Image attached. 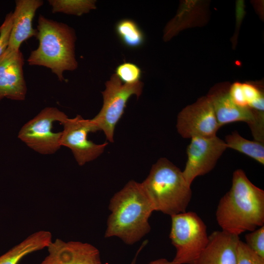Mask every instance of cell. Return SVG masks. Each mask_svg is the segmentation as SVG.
<instances>
[{
    "mask_svg": "<svg viewBox=\"0 0 264 264\" xmlns=\"http://www.w3.org/2000/svg\"><path fill=\"white\" fill-rule=\"evenodd\" d=\"M224 141L227 148L244 154L264 165V143L245 139L237 131L226 135Z\"/></svg>",
    "mask_w": 264,
    "mask_h": 264,
    "instance_id": "obj_17",
    "label": "cell"
},
{
    "mask_svg": "<svg viewBox=\"0 0 264 264\" xmlns=\"http://www.w3.org/2000/svg\"><path fill=\"white\" fill-rule=\"evenodd\" d=\"M67 118L56 108H45L22 127L18 138L41 154H54L61 147L62 132H54L53 125L56 122L62 125Z\"/></svg>",
    "mask_w": 264,
    "mask_h": 264,
    "instance_id": "obj_7",
    "label": "cell"
},
{
    "mask_svg": "<svg viewBox=\"0 0 264 264\" xmlns=\"http://www.w3.org/2000/svg\"><path fill=\"white\" fill-rule=\"evenodd\" d=\"M109 209L105 238L117 237L132 245L150 231L149 220L154 210L141 183L129 181L111 198Z\"/></svg>",
    "mask_w": 264,
    "mask_h": 264,
    "instance_id": "obj_2",
    "label": "cell"
},
{
    "mask_svg": "<svg viewBox=\"0 0 264 264\" xmlns=\"http://www.w3.org/2000/svg\"><path fill=\"white\" fill-rule=\"evenodd\" d=\"M62 125L61 146L71 150L80 166L97 158L108 144H97L88 139V133L98 131L92 119H85L77 115L73 118H67Z\"/></svg>",
    "mask_w": 264,
    "mask_h": 264,
    "instance_id": "obj_9",
    "label": "cell"
},
{
    "mask_svg": "<svg viewBox=\"0 0 264 264\" xmlns=\"http://www.w3.org/2000/svg\"><path fill=\"white\" fill-rule=\"evenodd\" d=\"M176 128L183 138H192L215 136L220 127L212 104L206 96L199 98L179 112Z\"/></svg>",
    "mask_w": 264,
    "mask_h": 264,
    "instance_id": "obj_10",
    "label": "cell"
},
{
    "mask_svg": "<svg viewBox=\"0 0 264 264\" xmlns=\"http://www.w3.org/2000/svg\"><path fill=\"white\" fill-rule=\"evenodd\" d=\"M13 13L7 14L4 21L0 26V57L5 51L8 44L13 23Z\"/></svg>",
    "mask_w": 264,
    "mask_h": 264,
    "instance_id": "obj_23",
    "label": "cell"
},
{
    "mask_svg": "<svg viewBox=\"0 0 264 264\" xmlns=\"http://www.w3.org/2000/svg\"><path fill=\"white\" fill-rule=\"evenodd\" d=\"M141 183L154 211L170 216L186 212L192 197L191 185L168 159L159 158Z\"/></svg>",
    "mask_w": 264,
    "mask_h": 264,
    "instance_id": "obj_4",
    "label": "cell"
},
{
    "mask_svg": "<svg viewBox=\"0 0 264 264\" xmlns=\"http://www.w3.org/2000/svg\"><path fill=\"white\" fill-rule=\"evenodd\" d=\"M229 94L231 98L236 104L242 107H247L244 98L242 83L236 82L230 85Z\"/></svg>",
    "mask_w": 264,
    "mask_h": 264,
    "instance_id": "obj_24",
    "label": "cell"
},
{
    "mask_svg": "<svg viewBox=\"0 0 264 264\" xmlns=\"http://www.w3.org/2000/svg\"><path fill=\"white\" fill-rule=\"evenodd\" d=\"M147 243H148V241L147 240L145 241L142 243V244H141L140 247L138 249V250H137V252H136V254L135 255V257H134V258L132 260L131 264H136L137 257V256H138L139 253L142 249V248L146 245V244Z\"/></svg>",
    "mask_w": 264,
    "mask_h": 264,
    "instance_id": "obj_26",
    "label": "cell"
},
{
    "mask_svg": "<svg viewBox=\"0 0 264 264\" xmlns=\"http://www.w3.org/2000/svg\"><path fill=\"white\" fill-rule=\"evenodd\" d=\"M148 264H180L174 262L169 261L165 258H160L151 261Z\"/></svg>",
    "mask_w": 264,
    "mask_h": 264,
    "instance_id": "obj_25",
    "label": "cell"
},
{
    "mask_svg": "<svg viewBox=\"0 0 264 264\" xmlns=\"http://www.w3.org/2000/svg\"><path fill=\"white\" fill-rule=\"evenodd\" d=\"M237 264H264V259L255 254L244 242L240 240Z\"/></svg>",
    "mask_w": 264,
    "mask_h": 264,
    "instance_id": "obj_22",
    "label": "cell"
},
{
    "mask_svg": "<svg viewBox=\"0 0 264 264\" xmlns=\"http://www.w3.org/2000/svg\"><path fill=\"white\" fill-rule=\"evenodd\" d=\"M191 139L187 148V160L182 171L185 179L190 185L196 177L211 171L227 149L224 140L217 135Z\"/></svg>",
    "mask_w": 264,
    "mask_h": 264,
    "instance_id": "obj_11",
    "label": "cell"
},
{
    "mask_svg": "<svg viewBox=\"0 0 264 264\" xmlns=\"http://www.w3.org/2000/svg\"><path fill=\"white\" fill-rule=\"evenodd\" d=\"M115 74L124 84H133L139 81L142 75L140 68L132 63H124L118 66Z\"/></svg>",
    "mask_w": 264,
    "mask_h": 264,
    "instance_id": "obj_20",
    "label": "cell"
},
{
    "mask_svg": "<svg viewBox=\"0 0 264 264\" xmlns=\"http://www.w3.org/2000/svg\"><path fill=\"white\" fill-rule=\"evenodd\" d=\"M24 59L20 50L5 51L0 57V101L4 98L22 101L27 87L24 78Z\"/></svg>",
    "mask_w": 264,
    "mask_h": 264,
    "instance_id": "obj_12",
    "label": "cell"
},
{
    "mask_svg": "<svg viewBox=\"0 0 264 264\" xmlns=\"http://www.w3.org/2000/svg\"><path fill=\"white\" fill-rule=\"evenodd\" d=\"M47 247L49 254L41 264H102L98 249L88 243L57 239Z\"/></svg>",
    "mask_w": 264,
    "mask_h": 264,
    "instance_id": "obj_13",
    "label": "cell"
},
{
    "mask_svg": "<svg viewBox=\"0 0 264 264\" xmlns=\"http://www.w3.org/2000/svg\"><path fill=\"white\" fill-rule=\"evenodd\" d=\"M115 31L122 44L128 48H139L145 42L143 31L131 19H124L118 21L115 26Z\"/></svg>",
    "mask_w": 264,
    "mask_h": 264,
    "instance_id": "obj_18",
    "label": "cell"
},
{
    "mask_svg": "<svg viewBox=\"0 0 264 264\" xmlns=\"http://www.w3.org/2000/svg\"><path fill=\"white\" fill-rule=\"evenodd\" d=\"M41 0H17L13 13V23L6 49L17 51L21 44L33 36L37 30L32 27V21L37 10L42 6Z\"/></svg>",
    "mask_w": 264,
    "mask_h": 264,
    "instance_id": "obj_15",
    "label": "cell"
},
{
    "mask_svg": "<svg viewBox=\"0 0 264 264\" xmlns=\"http://www.w3.org/2000/svg\"><path fill=\"white\" fill-rule=\"evenodd\" d=\"M216 218L222 230L237 236L264 225V191L242 170H235L231 188L219 201Z\"/></svg>",
    "mask_w": 264,
    "mask_h": 264,
    "instance_id": "obj_1",
    "label": "cell"
},
{
    "mask_svg": "<svg viewBox=\"0 0 264 264\" xmlns=\"http://www.w3.org/2000/svg\"><path fill=\"white\" fill-rule=\"evenodd\" d=\"M170 239L176 249L173 261L194 264L206 246L209 236L204 222L193 211L171 216Z\"/></svg>",
    "mask_w": 264,
    "mask_h": 264,
    "instance_id": "obj_5",
    "label": "cell"
},
{
    "mask_svg": "<svg viewBox=\"0 0 264 264\" xmlns=\"http://www.w3.org/2000/svg\"><path fill=\"white\" fill-rule=\"evenodd\" d=\"M37 30L39 44L27 59L28 65L46 67L59 81H64V71L74 70L78 66L74 51L76 39L74 30L66 24L41 15Z\"/></svg>",
    "mask_w": 264,
    "mask_h": 264,
    "instance_id": "obj_3",
    "label": "cell"
},
{
    "mask_svg": "<svg viewBox=\"0 0 264 264\" xmlns=\"http://www.w3.org/2000/svg\"><path fill=\"white\" fill-rule=\"evenodd\" d=\"M230 86L227 83L217 84L207 95L212 104L220 127L235 122H245L254 139L264 143V114L236 104L230 97Z\"/></svg>",
    "mask_w": 264,
    "mask_h": 264,
    "instance_id": "obj_8",
    "label": "cell"
},
{
    "mask_svg": "<svg viewBox=\"0 0 264 264\" xmlns=\"http://www.w3.org/2000/svg\"><path fill=\"white\" fill-rule=\"evenodd\" d=\"M50 232L40 230L25 239L0 257V264H18L26 255L47 247L52 242Z\"/></svg>",
    "mask_w": 264,
    "mask_h": 264,
    "instance_id": "obj_16",
    "label": "cell"
},
{
    "mask_svg": "<svg viewBox=\"0 0 264 264\" xmlns=\"http://www.w3.org/2000/svg\"><path fill=\"white\" fill-rule=\"evenodd\" d=\"M244 243L255 254L264 259V225L245 235Z\"/></svg>",
    "mask_w": 264,
    "mask_h": 264,
    "instance_id": "obj_21",
    "label": "cell"
},
{
    "mask_svg": "<svg viewBox=\"0 0 264 264\" xmlns=\"http://www.w3.org/2000/svg\"><path fill=\"white\" fill-rule=\"evenodd\" d=\"M53 13L61 12L81 16L96 8L95 0H49Z\"/></svg>",
    "mask_w": 264,
    "mask_h": 264,
    "instance_id": "obj_19",
    "label": "cell"
},
{
    "mask_svg": "<svg viewBox=\"0 0 264 264\" xmlns=\"http://www.w3.org/2000/svg\"><path fill=\"white\" fill-rule=\"evenodd\" d=\"M105 86V90L102 92L103 106L92 120L98 131H103L107 139L113 142L115 126L124 112L127 101L133 95L137 98L140 96L143 83L139 81L133 84H124L113 74Z\"/></svg>",
    "mask_w": 264,
    "mask_h": 264,
    "instance_id": "obj_6",
    "label": "cell"
},
{
    "mask_svg": "<svg viewBox=\"0 0 264 264\" xmlns=\"http://www.w3.org/2000/svg\"><path fill=\"white\" fill-rule=\"evenodd\" d=\"M240 240L239 236L222 230L213 232L194 264H237Z\"/></svg>",
    "mask_w": 264,
    "mask_h": 264,
    "instance_id": "obj_14",
    "label": "cell"
}]
</instances>
